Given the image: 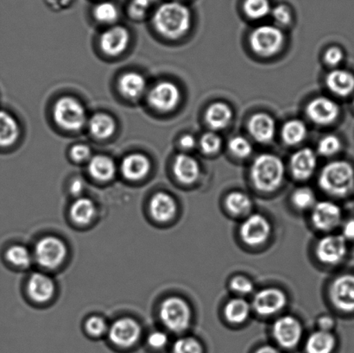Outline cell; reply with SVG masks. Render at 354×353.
<instances>
[{"label": "cell", "mask_w": 354, "mask_h": 353, "mask_svg": "<svg viewBox=\"0 0 354 353\" xmlns=\"http://www.w3.org/2000/svg\"><path fill=\"white\" fill-rule=\"evenodd\" d=\"M141 1L148 3V5L152 6L155 2H157L158 0H141Z\"/></svg>", "instance_id": "obj_55"}, {"label": "cell", "mask_w": 354, "mask_h": 353, "mask_svg": "<svg viewBox=\"0 0 354 353\" xmlns=\"http://www.w3.org/2000/svg\"><path fill=\"white\" fill-rule=\"evenodd\" d=\"M284 143L288 145H297L301 143L307 136V127L303 121L293 120L283 124L281 131Z\"/></svg>", "instance_id": "obj_34"}, {"label": "cell", "mask_w": 354, "mask_h": 353, "mask_svg": "<svg viewBox=\"0 0 354 353\" xmlns=\"http://www.w3.org/2000/svg\"><path fill=\"white\" fill-rule=\"evenodd\" d=\"M286 303L287 296L282 289L267 288L255 294L252 307L259 316H270L283 310Z\"/></svg>", "instance_id": "obj_11"}, {"label": "cell", "mask_w": 354, "mask_h": 353, "mask_svg": "<svg viewBox=\"0 0 354 353\" xmlns=\"http://www.w3.org/2000/svg\"><path fill=\"white\" fill-rule=\"evenodd\" d=\"M173 172L179 182L190 185L199 179L201 168L196 159L189 155L179 154L175 158Z\"/></svg>", "instance_id": "obj_22"}, {"label": "cell", "mask_w": 354, "mask_h": 353, "mask_svg": "<svg viewBox=\"0 0 354 353\" xmlns=\"http://www.w3.org/2000/svg\"><path fill=\"white\" fill-rule=\"evenodd\" d=\"M353 106H354V100H353Z\"/></svg>", "instance_id": "obj_56"}, {"label": "cell", "mask_w": 354, "mask_h": 353, "mask_svg": "<svg viewBox=\"0 0 354 353\" xmlns=\"http://www.w3.org/2000/svg\"><path fill=\"white\" fill-rule=\"evenodd\" d=\"M270 13H272L273 19L280 26H288L292 19V13H291L290 7L283 3L274 7Z\"/></svg>", "instance_id": "obj_45"}, {"label": "cell", "mask_w": 354, "mask_h": 353, "mask_svg": "<svg viewBox=\"0 0 354 353\" xmlns=\"http://www.w3.org/2000/svg\"><path fill=\"white\" fill-rule=\"evenodd\" d=\"M284 44L283 31L276 26L256 28L250 37L252 50L260 57H269L279 53Z\"/></svg>", "instance_id": "obj_6"}, {"label": "cell", "mask_w": 354, "mask_h": 353, "mask_svg": "<svg viewBox=\"0 0 354 353\" xmlns=\"http://www.w3.org/2000/svg\"><path fill=\"white\" fill-rule=\"evenodd\" d=\"M312 210L311 220L317 229L329 231L335 229L342 221V211L337 204L322 200L315 204Z\"/></svg>", "instance_id": "obj_13"}, {"label": "cell", "mask_w": 354, "mask_h": 353, "mask_svg": "<svg viewBox=\"0 0 354 353\" xmlns=\"http://www.w3.org/2000/svg\"><path fill=\"white\" fill-rule=\"evenodd\" d=\"M159 316L169 331L183 333L190 326L192 312L185 300L178 296H171L162 303Z\"/></svg>", "instance_id": "obj_4"}, {"label": "cell", "mask_w": 354, "mask_h": 353, "mask_svg": "<svg viewBox=\"0 0 354 353\" xmlns=\"http://www.w3.org/2000/svg\"><path fill=\"white\" fill-rule=\"evenodd\" d=\"M342 149V142L335 135H328L322 138L318 144V152L325 157H331L337 154Z\"/></svg>", "instance_id": "obj_39"}, {"label": "cell", "mask_w": 354, "mask_h": 353, "mask_svg": "<svg viewBox=\"0 0 354 353\" xmlns=\"http://www.w3.org/2000/svg\"><path fill=\"white\" fill-rule=\"evenodd\" d=\"M6 261L17 268H27L32 263L33 257L26 247L21 245H10L3 254Z\"/></svg>", "instance_id": "obj_35"}, {"label": "cell", "mask_w": 354, "mask_h": 353, "mask_svg": "<svg viewBox=\"0 0 354 353\" xmlns=\"http://www.w3.org/2000/svg\"><path fill=\"white\" fill-rule=\"evenodd\" d=\"M151 6L141 0H131L128 6V13L134 19H141L147 15Z\"/></svg>", "instance_id": "obj_46"}, {"label": "cell", "mask_w": 354, "mask_h": 353, "mask_svg": "<svg viewBox=\"0 0 354 353\" xmlns=\"http://www.w3.org/2000/svg\"><path fill=\"white\" fill-rule=\"evenodd\" d=\"M329 294L336 309L346 313L354 312V275L338 276L333 282Z\"/></svg>", "instance_id": "obj_14"}, {"label": "cell", "mask_w": 354, "mask_h": 353, "mask_svg": "<svg viewBox=\"0 0 354 353\" xmlns=\"http://www.w3.org/2000/svg\"><path fill=\"white\" fill-rule=\"evenodd\" d=\"M196 138H194L192 135H184L180 140V146L183 149V150L189 151L192 150V149L196 146Z\"/></svg>", "instance_id": "obj_52"}, {"label": "cell", "mask_w": 354, "mask_h": 353, "mask_svg": "<svg viewBox=\"0 0 354 353\" xmlns=\"http://www.w3.org/2000/svg\"><path fill=\"white\" fill-rule=\"evenodd\" d=\"M293 205L297 209L306 211L313 209L317 204V198L313 191L307 188L298 189L291 197Z\"/></svg>", "instance_id": "obj_38"}, {"label": "cell", "mask_w": 354, "mask_h": 353, "mask_svg": "<svg viewBox=\"0 0 354 353\" xmlns=\"http://www.w3.org/2000/svg\"><path fill=\"white\" fill-rule=\"evenodd\" d=\"M317 167V157L310 148L301 149L290 159V171L298 181H305L313 175Z\"/></svg>", "instance_id": "obj_18"}, {"label": "cell", "mask_w": 354, "mask_h": 353, "mask_svg": "<svg viewBox=\"0 0 354 353\" xmlns=\"http://www.w3.org/2000/svg\"><path fill=\"white\" fill-rule=\"evenodd\" d=\"M243 10L249 19L259 20L272 12V5L269 0H245Z\"/></svg>", "instance_id": "obj_36"}, {"label": "cell", "mask_w": 354, "mask_h": 353, "mask_svg": "<svg viewBox=\"0 0 354 353\" xmlns=\"http://www.w3.org/2000/svg\"><path fill=\"white\" fill-rule=\"evenodd\" d=\"M342 236L346 241L354 240V219L346 220L342 227Z\"/></svg>", "instance_id": "obj_51"}, {"label": "cell", "mask_w": 354, "mask_h": 353, "mask_svg": "<svg viewBox=\"0 0 354 353\" xmlns=\"http://www.w3.org/2000/svg\"><path fill=\"white\" fill-rule=\"evenodd\" d=\"M303 326L296 317L284 316L275 321L272 334L281 347L290 349L297 347L303 337Z\"/></svg>", "instance_id": "obj_10"}, {"label": "cell", "mask_w": 354, "mask_h": 353, "mask_svg": "<svg viewBox=\"0 0 354 353\" xmlns=\"http://www.w3.org/2000/svg\"><path fill=\"white\" fill-rule=\"evenodd\" d=\"M225 207L232 216H248L252 209V199L245 193L234 191L225 199Z\"/></svg>", "instance_id": "obj_33"}, {"label": "cell", "mask_w": 354, "mask_h": 353, "mask_svg": "<svg viewBox=\"0 0 354 353\" xmlns=\"http://www.w3.org/2000/svg\"><path fill=\"white\" fill-rule=\"evenodd\" d=\"M169 337L167 334L162 331H155L149 335L148 343L152 348L162 349L167 345Z\"/></svg>", "instance_id": "obj_49"}, {"label": "cell", "mask_w": 354, "mask_h": 353, "mask_svg": "<svg viewBox=\"0 0 354 353\" xmlns=\"http://www.w3.org/2000/svg\"><path fill=\"white\" fill-rule=\"evenodd\" d=\"M228 147L232 155L239 158H248L252 152L251 143L245 137L241 136L232 137L229 142Z\"/></svg>", "instance_id": "obj_40"}, {"label": "cell", "mask_w": 354, "mask_h": 353, "mask_svg": "<svg viewBox=\"0 0 354 353\" xmlns=\"http://www.w3.org/2000/svg\"><path fill=\"white\" fill-rule=\"evenodd\" d=\"M239 233L246 245L258 247L269 240L272 225L262 214L252 213L242 223Z\"/></svg>", "instance_id": "obj_8"}, {"label": "cell", "mask_w": 354, "mask_h": 353, "mask_svg": "<svg viewBox=\"0 0 354 353\" xmlns=\"http://www.w3.org/2000/svg\"><path fill=\"white\" fill-rule=\"evenodd\" d=\"M230 288L239 295H249L254 290V285L245 276H236L231 280Z\"/></svg>", "instance_id": "obj_43"}, {"label": "cell", "mask_w": 354, "mask_h": 353, "mask_svg": "<svg viewBox=\"0 0 354 353\" xmlns=\"http://www.w3.org/2000/svg\"><path fill=\"white\" fill-rule=\"evenodd\" d=\"M84 182L82 179H75L71 182V192L75 195H80L84 189Z\"/></svg>", "instance_id": "obj_53"}, {"label": "cell", "mask_w": 354, "mask_h": 353, "mask_svg": "<svg viewBox=\"0 0 354 353\" xmlns=\"http://www.w3.org/2000/svg\"><path fill=\"white\" fill-rule=\"evenodd\" d=\"M319 330L324 332H332L335 326V321L334 317L325 314L319 318L317 321Z\"/></svg>", "instance_id": "obj_50"}, {"label": "cell", "mask_w": 354, "mask_h": 353, "mask_svg": "<svg viewBox=\"0 0 354 353\" xmlns=\"http://www.w3.org/2000/svg\"><path fill=\"white\" fill-rule=\"evenodd\" d=\"M119 89L120 93L128 99L140 98L147 90V79L138 73H127L120 78Z\"/></svg>", "instance_id": "obj_25"}, {"label": "cell", "mask_w": 354, "mask_h": 353, "mask_svg": "<svg viewBox=\"0 0 354 353\" xmlns=\"http://www.w3.org/2000/svg\"><path fill=\"white\" fill-rule=\"evenodd\" d=\"M96 206L91 199L78 198L71 207V217L75 222L85 225L91 222L96 214Z\"/></svg>", "instance_id": "obj_31"}, {"label": "cell", "mask_w": 354, "mask_h": 353, "mask_svg": "<svg viewBox=\"0 0 354 353\" xmlns=\"http://www.w3.org/2000/svg\"><path fill=\"white\" fill-rule=\"evenodd\" d=\"M86 330L92 336H102L109 332L106 321L100 316L90 317L86 323Z\"/></svg>", "instance_id": "obj_44"}, {"label": "cell", "mask_w": 354, "mask_h": 353, "mask_svg": "<svg viewBox=\"0 0 354 353\" xmlns=\"http://www.w3.org/2000/svg\"><path fill=\"white\" fill-rule=\"evenodd\" d=\"M180 93L174 83L162 82L158 83L149 93L148 100L150 105L161 112L174 110L180 102Z\"/></svg>", "instance_id": "obj_15"}, {"label": "cell", "mask_w": 354, "mask_h": 353, "mask_svg": "<svg viewBox=\"0 0 354 353\" xmlns=\"http://www.w3.org/2000/svg\"><path fill=\"white\" fill-rule=\"evenodd\" d=\"M256 353H281L279 349L272 347V345H263L260 347Z\"/></svg>", "instance_id": "obj_54"}, {"label": "cell", "mask_w": 354, "mask_h": 353, "mask_svg": "<svg viewBox=\"0 0 354 353\" xmlns=\"http://www.w3.org/2000/svg\"><path fill=\"white\" fill-rule=\"evenodd\" d=\"M248 130L252 137L259 143L272 141L276 133V123L272 117L265 113H257L248 123Z\"/></svg>", "instance_id": "obj_21"}, {"label": "cell", "mask_w": 354, "mask_h": 353, "mask_svg": "<svg viewBox=\"0 0 354 353\" xmlns=\"http://www.w3.org/2000/svg\"><path fill=\"white\" fill-rule=\"evenodd\" d=\"M27 292L35 302L47 303L55 295V283L50 276L44 273H33L28 281Z\"/></svg>", "instance_id": "obj_19"}, {"label": "cell", "mask_w": 354, "mask_h": 353, "mask_svg": "<svg viewBox=\"0 0 354 353\" xmlns=\"http://www.w3.org/2000/svg\"><path fill=\"white\" fill-rule=\"evenodd\" d=\"M335 345V337L331 332L318 330L308 338L305 348L307 353H332Z\"/></svg>", "instance_id": "obj_29"}, {"label": "cell", "mask_w": 354, "mask_h": 353, "mask_svg": "<svg viewBox=\"0 0 354 353\" xmlns=\"http://www.w3.org/2000/svg\"><path fill=\"white\" fill-rule=\"evenodd\" d=\"M91 149L88 145L79 144L73 146L71 151V158L76 162H84L91 158Z\"/></svg>", "instance_id": "obj_47"}, {"label": "cell", "mask_w": 354, "mask_h": 353, "mask_svg": "<svg viewBox=\"0 0 354 353\" xmlns=\"http://www.w3.org/2000/svg\"><path fill=\"white\" fill-rule=\"evenodd\" d=\"M318 183L329 195H348L354 188V169L348 162H332L322 169Z\"/></svg>", "instance_id": "obj_3"}, {"label": "cell", "mask_w": 354, "mask_h": 353, "mask_svg": "<svg viewBox=\"0 0 354 353\" xmlns=\"http://www.w3.org/2000/svg\"><path fill=\"white\" fill-rule=\"evenodd\" d=\"M315 254L324 264L338 265L348 254V241L342 235H327L318 241Z\"/></svg>", "instance_id": "obj_9"}, {"label": "cell", "mask_w": 354, "mask_h": 353, "mask_svg": "<svg viewBox=\"0 0 354 353\" xmlns=\"http://www.w3.org/2000/svg\"><path fill=\"white\" fill-rule=\"evenodd\" d=\"M68 248L64 241L54 236L41 238L34 251V259L44 269H53L64 262Z\"/></svg>", "instance_id": "obj_7"}, {"label": "cell", "mask_w": 354, "mask_h": 353, "mask_svg": "<svg viewBox=\"0 0 354 353\" xmlns=\"http://www.w3.org/2000/svg\"><path fill=\"white\" fill-rule=\"evenodd\" d=\"M203 345L193 337L178 338L173 345V353H203Z\"/></svg>", "instance_id": "obj_41"}, {"label": "cell", "mask_w": 354, "mask_h": 353, "mask_svg": "<svg viewBox=\"0 0 354 353\" xmlns=\"http://www.w3.org/2000/svg\"><path fill=\"white\" fill-rule=\"evenodd\" d=\"M232 111L224 102H215L208 107L205 113L207 126L214 131L225 129L231 123Z\"/></svg>", "instance_id": "obj_26"}, {"label": "cell", "mask_w": 354, "mask_h": 353, "mask_svg": "<svg viewBox=\"0 0 354 353\" xmlns=\"http://www.w3.org/2000/svg\"><path fill=\"white\" fill-rule=\"evenodd\" d=\"M19 135V124L15 117L6 111H0V147L15 144Z\"/></svg>", "instance_id": "obj_28"}, {"label": "cell", "mask_w": 354, "mask_h": 353, "mask_svg": "<svg viewBox=\"0 0 354 353\" xmlns=\"http://www.w3.org/2000/svg\"><path fill=\"white\" fill-rule=\"evenodd\" d=\"M93 16L100 23H113L119 17V9L112 2H100L93 9Z\"/></svg>", "instance_id": "obj_37"}, {"label": "cell", "mask_w": 354, "mask_h": 353, "mask_svg": "<svg viewBox=\"0 0 354 353\" xmlns=\"http://www.w3.org/2000/svg\"><path fill=\"white\" fill-rule=\"evenodd\" d=\"M306 113L314 123L327 126L338 119L339 107L337 103L327 97H317L308 103Z\"/></svg>", "instance_id": "obj_16"}, {"label": "cell", "mask_w": 354, "mask_h": 353, "mask_svg": "<svg viewBox=\"0 0 354 353\" xmlns=\"http://www.w3.org/2000/svg\"><path fill=\"white\" fill-rule=\"evenodd\" d=\"M284 178V165L277 155L262 154L253 161L251 179L259 191H275L282 184Z\"/></svg>", "instance_id": "obj_2"}, {"label": "cell", "mask_w": 354, "mask_h": 353, "mask_svg": "<svg viewBox=\"0 0 354 353\" xmlns=\"http://www.w3.org/2000/svg\"><path fill=\"white\" fill-rule=\"evenodd\" d=\"M88 172L92 178L99 181H110L116 174V164L106 155H95L89 162Z\"/></svg>", "instance_id": "obj_27"}, {"label": "cell", "mask_w": 354, "mask_h": 353, "mask_svg": "<svg viewBox=\"0 0 354 353\" xmlns=\"http://www.w3.org/2000/svg\"><path fill=\"white\" fill-rule=\"evenodd\" d=\"M344 58V53L342 50V48L339 47H331L326 51L324 55V60L326 64L331 67H335L339 65Z\"/></svg>", "instance_id": "obj_48"}, {"label": "cell", "mask_w": 354, "mask_h": 353, "mask_svg": "<svg viewBox=\"0 0 354 353\" xmlns=\"http://www.w3.org/2000/svg\"><path fill=\"white\" fill-rule=\"evenodd\" d=\"M251 314V305L243 298H234L225 304L224 314L225 319L232 324L244 323Z\"/></svg>", "instance_id": "obj_32"}, {"label": "cell", "mask_w": 354, "mask_h": 353, "mask_svg": "<svg viewBox=\"0 0 354 353\" xmlns=\"http://www.w3.org/2000/svg\"><path fill=\"white\" fill-rule=\"evenodd\" d=\"M326 85L336 95L348 96L354 91V75L343 69H335L327 75Z\"/></svg>", "instance_id": "obj_24"}, {"label": "cell", "mask_w": 354, "mask_h": 353, "mask_svg": "<svg viewBox=\"0 0 354 353\" xmlns=\"http://www.w3.org/2000/svg\"><path fill=\"white\" fill-rule=\"evenodd\" d=\"M53 116L55 123L66 131L81 130L86 123L84 106L73 97H62L55 104Z\"/></svg>", "instance_id": "obj_5"}, {"label": "cell", "mask_w": 354, "mask_h": 353, "mask_svg": "<svg viewBox=\"0 0 354 353\" xmlns=\"http://www.w3.org/2000/svg\"><path fill=\"white\" fill-rule=\"evenodd\" d=\"M221 138L214 133H205L201 138L200 146L205 154L217 153L221 150Z\"/></svg>", "instance_id": "obj_42"}, {"label": "cell", "mask_w": 354, "mask_h": 353, "mask_svg": "<svg viewBox=\"0 0 354 353\" xmlns=\"http://www.w3.org/2000/svg\"><path fill=\"white\" fill-rule=\"evenodd\" d=\"M151 161L143 154L134 153L127 155L121 162V173L124 178L130 181H138L145 178L150 172Z\"/></svg>", "instance_id": "obj_20"}, {"label": "cell", "mask_w": 354, "mask_h": 353, "mask_svg": "<svg viewBox=\"0 0 354 353\" xmlns=\"http://www.w3.org/2000/svg\"><path fill=\"white\" fill-rule=\"evenodd\" d=\"M150 211L155 220L159 222H168L176 216L177 211L176 200L167 193H156L150 202Z\"/></svg>", "instance_id": "obj_23"}, {"label": "cell", "mask_w": 354, "mask_h": 353, "mask_svg": "<svg viewBox=\"0 0 354 353\" xmlns=\"http://www.w3.org/2000/svg\"><path fill=\"white\" fill-rule=\"evenodd\" d=\"M89 130L93 137L99 140H106L115 133V120L109 114H95L89 121Z\"/></svg>", "instance_id": "obj_30"}, {"label": "cell", "mask_w": 354, "mask_h": 353, "mask_svg": "<svg viewBox=\"0 0 354 353\" xmlns=\"http://www.w3.org/2000/svg\"><path fill=\"white\" fill-rule=\"evenodd\" d=\"M130 43V34L127 28L113 26L106 30L100 37V47L106 55H119L127 50Z\"/></svg>", "instance_id": "obj_17"}, {"label": "cell", "mask_w": 354, "mask_h": 353, "mask_svg": "<svg viewBox=\"0 0 354 353\" xmlns=\"http://www.w3.org/2000/svg\"><path fill=\"white\" fill-rule=\"evenodd\" d=\"M107 333L110 341L117 347H131L140 340L141 327L137 321L124 317L114 321Z\"/></svg>", "instance_id": "obj_12"}, {"label": "cell", "mask_w": 354, "mask_h": 353, "mask_svg": "<svg viewBox=\"0 0 354 353\" xmlns=\"http://www.w3.org/2000/svg\"><path fill=\"white\" fill-rule=\"evenodd\" d=\"M192 15L183 3L171 1L162 3L153 15V24L159 33L169 38L177 39L189 30Z\"/></svg>", "instance_id": "obj_1"}]
</instances>
